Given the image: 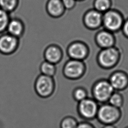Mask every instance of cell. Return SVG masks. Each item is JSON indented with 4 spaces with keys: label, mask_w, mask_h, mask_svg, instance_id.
<instances>
[{
    "label": "cell",
    "mask_w": 128,
    "mask_h": 128,
    "mask_svg": "<svg viewBox=\"0 0 128 128\" xmlns=\"http://www.w3.org/2000/svg\"><path fill=\"white\" fill-rule=\"evenodd\" d=\"M40 70L41 74L54 77L56 72V64L44 60L40 64Z\"/></svg>",
    "instance_id": "cell-16"
},
{
    "label": "cell",
    "mask_w": 128,
    "mask_h": 128,
    "mask_svg": "<svg viewBox=\"0 0 128 128\" xmlns=\"http://www.w3.org/2000/svg\"><path fill=\"white\" fill-rule=\"evenodd\" d=\"M109 82L114 91L121 92L128 87V74L122 70H116L110 76Z\"/></svg>",
    "instance_id": "cell-11"
},
{
    "label": "cell",
    "mask_w": 128,
    "mask_h": 128,
    "mask_svg": "<svg viewBox=\"0 0 128 128\" xmlns=\"http://www.w3.org/2000/svg\"><path fill=\"white\" fill-rule=\"evenodd\" d=\"M121 30L123 35L127 38H128V18L124 20Z\"/></svg>",
    "instance_id": "cell-25"
},
{
    "label": "cell",
    "mask_w": 128,
    "mask_h": 128,
    "mask_svg": "<svg viewBox=\"0 0 128 128\" xmlns=\"http://www.w3.org/2000/svg\"><path fill=\"white\" fill-rule=\"evenodd\" d=\"M46 10L50 17L55 18L62 16L66 10L62 0H48Z\"/></svg>",
    "instance_id": "cell-14"
},
{
    "label": "cell",
    "mask_w": 128,
    "mask_h": 128,
    "mask_svg": "<svg viewBox=\"0 0 128 128\" xmlns=\"http://www.w3.org/2000/svg\"><path fill=\"white\" fill-rule=\"evenodd\" d=\"M82 22L88 30H94L102 26V14L93 8L86 11L83 16Z\"/></svg>",
    "instance_id": "cell-10"
},
{
    "label": "cell",
    "mask_w": 128,
    "mask_h": 128,
    "mask_svg": "<svg viewBox=\"0 0 128 128\" xmlns=\"http://www.w3.org/2000/svg\"><path fill=\"white\" fill-rule=\"evenodd\" d=\"M76 128H96V127L90 122L85 120L78 122Z\"/></svg>",
    "instance_id": "cell-24"
},
{
    "label": "cell",
    "mask_w": 128,
    "mask_h": 128,
    "mask_svg": "<svg viewBox=\"0 0 128 128\" xmlns=\"http://www.w3.org/2000/svg\"><path fill=\"white\" fill-rule=\"evenodd\" d=\"M122 53L120 49L114 46L101 49L96 56L98 65L102 68L110 70L116 67L120 61Z\"/></svg>",
    "instance_id": "cell-1"
},
{
    "label": "cell",
    "mask_w": 128,
    "mask_h": 128,
    "mask_svg": "<svg viewBox=\"0 0 128 128\" xmlns=\"http://www.w3.org/2000/svg\"><path fill=\"white\" fill-rule=\"evenodd\" d=\"M86 71V66L84 61L70 58L66 62L62 68L64 76L70 80H76L81 78Z\"/></svg>",
    "instance_id": "cell-7"
},
{
    "label": "cell",
    "mask_w": 128,
    "mask_h": 128,
    "mask_svg": "<svg viewBox=\"0 0 128 128\" xmlns=\"http://www.w3.org/2000/svg\"><path fill=\"white\" fill-rule=\"evenodd\" d=\"M124 97L120 92L114 91L111 95L108 102L116 108H121L124 106Z\"/></svg>",
    "instance_id": "cell-18"
},
{
    "label": "cell",
    "mask_w": 128,
    "mask_h": 128,
    "mask_svg": "<svg viewBox=\"0 0 128 128\" xmlns=\"http://www.w3.org/2000/svg\"><path fill=\"white\" fill-rule=\"evenodd\" d=\"M44 60L56 64L63 58V52L60 46L55 44L48 46L44 52Z\"/></svg>",
    "instance_id": "cell-13"
},
{
    "label": "cell",
    "mask_w": 128,
    "mask_h": 128,
    "mask_svg": "<svg viewBox=\"0 0 128 128\" xmlns=\"http://www.w3.org/2000/svg\"><path fill=\"white\" fill-rule=\"evenodd\" d=\"M10 18L9 13L0 8V34L6 32Z\"/></svg>",
    "instance_id": "cell-22"
},
{
    "label": "cell",
    "mask_w": 128,
    "mask_h": 128,
    "mask_svg": "<svg viewBox=\"0 0 128 128\" xmlns=\"http://www.w3.org/2000/svg\"><path fill=\"white\" fill-rule=\"evenodd\" d=\"M124 21L122 14L117 10L110 8L102 14V26L113 33L121 30Z\"/></svg>",
    "instance_id": "cell-4"
},
{
    "label": "cell",
    "mask_w": 128,
    "mask_h": 128,
    "mask_svg": "<svg viewBox=\"0 0 128 128\" xmlns=\"http://www.w3.org/2000/svg\"><path fill=\"white\" fill-rule=\"evenodd\" d=\"M114 92L108 79L102 78L96 80L92 88V98L100 104L108 102Z\"/></svg>",
    "instance_id": "cell-3"
},
{
    "label": "cell",
    "mask_w": 128,
    "mask_h": 128,
    "mask_svg": "<svg viewBox=\"0 0 128 128\" xmlns=\"http://www.w3.org/2000/svg\"><path fill=\"white\" fill-rule=\"evenodd\" d=\"M66 52L70 58L84 61L88 56L90 49L84 42L76 40L69 44Z\"/></svg>",
    "instance_id": "cell-8"
},
{
    "label": "cell",
    "mask_w": 128,
    "mask_h": 128,
    "mask_svg": "<svg viewBox=\"0 0 128 128\" xmlns=\"http://www.w3.org/2000/svg\"><path fill=\"white\" fill-rule=\"evenodd\" d=\"M99 106V104L92 98L88 97L78 102V115L85 120H92L96 117Z\"/></svg>",
    "instance_id": "cell-6"
},
{
    "label": "cell",
    "mask_w": 128,
    "mask_h": 128,
    "mask_svg": "<svg viewBox=\"0 0 128 128\" xmlns=\"http://www.w3.org/2000/svg\"><path fill=\"white\" fill-rule=\"evenodd\" d=\"M102 128H117L114 124H104V126Z\"/></svg>",
    "instance_id": "cell-26"
},
{
    "label": "cell",
    "mask_w": 128,
    "mask_h": 128,
    "mask_svg": "<svg viewBox=\"0 0 128 128\" xmlns=\"http://www.w3.org/2000/svg\"><path fill=\"white\" fill-rule=\"evenodd\" d=\"M94 40L98 46L101 49L115 46L116 42L114 33L104 28L96 33Z\"/></svg>",
    "instance_id": "cell-12"
},
{
    "label": "cell",
    "mask_w": 128,
    "mask_h": 128,
    "mask_svg": "<svg viewBox=\"0 0 128 128\" xmlns=\"http://www.w3.org/2000/svg\"><path fill=\"white\" fill-rule=\"evenodd\" d=\"M122 116L121 108L106 102L100 105L96 118L103 124H115L120 121Z\"/></svg>",
    "instance_id": "cell-2"
},
{
    "label": "cell",
    "mask_w": 128,
    "mask_h": 128,
    "mask_svg": "<svg viewBox=\"0 0 128 128\" xmlns=\"http://www.w3.org/2000/svg\"><path fill=\"white\" fill-rule=\"evenodd\" d=\"M55 88L56 84L53 77L40 74L35 80L34 90L41 98H46L51 96L54 93Z\"/></svg>",
    "instance_id": "cell-5"
},
{
    "label": "cell",
    "mask_w": 128,
    "mask_h": 128,
    "mask_svg": "<svg viewBox=\"0 0 128 128\" xmlns=\"http://www.w3.org/2000/svg\"><path fill=\"white\" fill-rule=\"evenodd\" d=\"M18 3L19 0H0V8L10 14L17 8Z\"/></svg>",
    "instance_id": "cell-19"
},
{
    "label": "cell",
    "mask_w": 128,
    "mask_h": 128,
    "mask_svg": "<svg viewBox=\"0 0 128 128\" xmlns=\"http://www.w3.org/2000/svg\"><path fill=\"white\" fill-rule=\"evenodd\" d=\"M72 96L74 100L78 102L88 98V93L85 88L78 86L73 90Z\"/></svg>",
    "instance_id": "cell-21"
},
{
    "label": "cell",
    "mask_w": 128,
    "mask_h": 128,
    "mask_svg": "<svg viewBox=\"0 0 128 128\" xmlns=\"http://www.w3.org/2000/svg\"><path fill=\"white\" fill-rule=\"evenodd\" d=\"M112 0H94L93 8L103 14L112 8Z\"/></svg>",
    "instance_id": "cell-17"
},
{
    "label": "cell",
    "mask_w": 128,
    "mask_h": 128,
    "mask_svg": "<svg viewBox=\"0 0 128 128\" xmlns=\"http://www.w3.org/2000/svg\"><path fill=\"white\" fill-rule=\"evenodd\" d=\"M19 39L6 32L0 34V53L6 56L14 53L19 46Z\"/></svg>",
    "instance_id": "cell-9"
},
{
    "label": "cell",
    "mask_w": 128,
    "mask_h": 128,
    "mask_svg": "<svg viewBox=\"0 0 128 128\" xmlns=\"http://www.w3.org/2000/svg\"><path fill=\"white\" fill-rule=\"evenodd\" d=\"M66 10H72L76 6L77 1L76 0H62Z\"/></svg>",
    "instance_id": "cell-23"
},
{
    "label": "cell",
    "mask_w": 128,
    "mask_h": 128,
    "mask_svg": "<svg viewBox=\"0 0 128 128\" xmlns=\"http://www.w3.org/2000/svg\"><path fill=\"white\" fill-rule=\"evenodd\" d=\"M77 2L78 1V2H82V1H84V0H76Z\"/></svg>",
    "instance_id": "cell-27"
},
{
    "label": "cell",
    "mask_w": 128,
    "mask_h": 128,
    "mask_svg": "<svg viewBox=\"0 0 128 128\" xmlns=\"http://www.w3.org/2000/svg\"><path fill=\"white\" fill-rule=\"evenodd\" d=\"M78 123V120L74 117L71 116H67L63 118L60 124V128H76Z\"/></svg>",
    "instance_id": "cell-20"
},
{
    "label": "cell",
    "mask_w": 128,
    "mask_h": 128,
    "mask_svg": "<svg viewBox=\"0 0 128 128\" xmlns=\"http://www.w3.org/2000/svg\"><path fill=\"white\" fill-rule=\"evenodd\" d=\"M25 30L24 24L22 20L18 18H10L6 30V32L20 38H21Z\"/></svg>",
    "instance_id": "cell-15"
},
{
    "label": "cell",
    "mask_w": 128,
    "mask_h": 128,
    "mask_svg": "<svg viewBox=\"0 0 128 128\" xmlns=\"http://www.w3.org/2000/svg\"><path fill=\"white\" fill-rule=\"evenodd\" d=\"M128 128V126H126L125 128Z\"/></svg>",
    "instance_id": "cell-28"
}]
</instances>
